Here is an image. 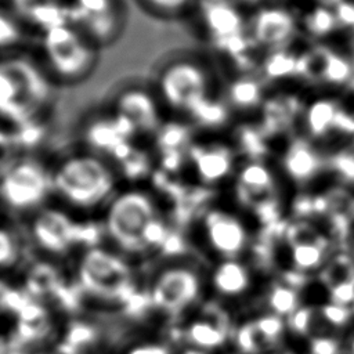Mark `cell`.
<instances>
[{
	"instance_id": "cell-25",
	"label": "cell",
	"mask_w": 354,
	"mask_h": 354,
	"mask_svg": "<svg viewBox=\"0 0 354 354\" xmlns=\"http://www.w3.org/2000/svg\"><path fill=\"white\" fill-rule=\"evenodd\" d=\"M187 120L202 130H212L223 126L228 119V108L224 101L212 94L196 102L185 115Z\"/></svg>"
},
{
	"instance_id": "cell-49",
	"label": "cell",
	"mask_w": 354,
	"mask_h": 354,
	"mask_svg": "<svg viewBox=\"0 0 354 354\" xmlns=\"http://www.w3.org/2000/svg\"><path fill=\"white\" fill-rule=\"evenodd\" d=\"M353 209H354V201H353Z\"/></svg>"
},
{
	"instance_id": "cell-36",
	"label": "cell",
	"mask_w": 354,
	"mask_h": 354,
	"mask_svg": "<svg viewBox=\"0 0 354 354\" xmlns=\"http://www.w3.org/2000/svg\"><path fill=\"white\" fill-rule=\"evenodd\" d=\"M299 58L293 57L290 53L278 50L267 57L264 61V73L270 79L286 77L289 75L297 73Z\"/></svg>"
},
{
	"instance_id": "cell-23",
	"label": "cell",
	"mask_w": 354,
	"mask_h": 354,
	"mask_svg": "<svg viewBox=\"0 0 354 354\" xmlns=\"http://www.w3.org/2000/svg\"><path fill=\"white\" fill-rule=\"evenodd\" d=\"M155 156L136 144L133 151L113 167L120 181H126L127 185H140L144 180L152 177L155 173Z\"/></svg>"
},
{
	"instance_id": "cell-17",
	"label": "cell",
	"mask_w": 354,
	"mask_h": 354,
	"mask_svg": "<svg viewBox=\"0 0 354 354\" xmlns=\"http://www.w3.org/2000/svg\"><path fill=\"white\" fill-rule=\"evenodd\" d=\"M249 268L239 259H227L206 264L207 297L221 304L242 296L250 286Z\"/></svg>"
},
{
	"instance_id": "cell-10",
	"label": "cell",
	"mask_w": 354,
	"mask_h": 354,
	"mask_svg": "<svg viewBox=\"0 0 354 354\" xmlns=\"http://www.w3.org/2000/svg\"><path fill=\"white\" fill-rule=\"evenodd\" d=\"M192 234L188 235L189 246L196 248V256L206 264L227 259H239L248 246V230L232 213L206 207L199 213Z\"/></svg>"
},
{
	"instance_id": "cell-11",
	"label": "cell",
	"mask_w": 354,
	"mask_h": 354,
	"mask_svg": "<svg viewBox=\"0 0 354 354\" xmlns=\"http://www.w3.org/2000/svg\"><path fill=\"white\" fill-rule=\"evenodd\" d=\"M210 76L196 59L181 57L167 62L158 73L155 93L165 109L187 115L201 100L212 93Z\"/></svg>"
},
{
	"instance_id": "cell-42",
	"label": "cell",
	"mask_w": 354,
	"mask_h": 354,
	"mask_svg": "<svg viewBox=\"0 0 354 354\" xmlns=\"http://www.w3.org/2000/svg\"><path fill=\"white\" fill-rule=\"evenodd\" d=\"M351 65L340 55L332 53L324 82L329 83H346L351 77Z\"/></svg>"
},
{
	"instance_id": "cell-45",
	"label": "cell",
	"mask_w": 354,
	"mask_h": 354,
	"mask_svg": "<svg viewBox=\"0 0 354 354\" xmlns=\"http://www.w3.org/2000/svg\"><path fill=\"white\" fill-rule=\"evenodd\" d=\"M339 344L330 337H314L311 342V354H337Z\"/></svg>"
},
{
	"instance_id": "cell-15",
	"label": "cell",
	"mask_w": 354,
	"mask_h": 354,
	"mask_svg": "<svg viewBox=\"0 0 354 354\" xmlns=\"http://www.w3.org/2000/svg\"><path fill=\"white\" fill-rule=\"evenodd\" d=\"M82 137L87 151L109 159L122 144L134 141L137 131L126 118L111 111L90 118L83 127Z\"/></svg>"
},
{
	"instance_id": "cell-13",
	"label": "cell",
	"mask_w": 354,
	"mask_h": 354,
	"mask_svg": "<svg viewBox=\"0 0 354 354\" xmlns=\"http://www.w3.org/2000/svg\"><path fill=\"white\" fill-rule=\"evenodd\" d=\"M69 24L95 46L112 41L122 28L118 0H68Z\"/></svg>"
},
{
	"instance_id": "cell-46",
	"label": "cell",
	"mask_w": 354,
	"mask_h": 354,
	"mask_svg": "<svg viewBox=\"0 0 354 354\" xmlns=\"http://www.w3.org/2000/svg\"><path fill=\"white\" fill-rule=\"evenodd\" d=\"M335 169L347 180H354V156L339 155L333 159Z\"/></svg>"
},
{
	"instance_id": "cell-48",
	"label": "cell",
	"mask_w": 354,
	"mask_h": 354,
	"mask_svg": "<svg viewBox=\"0 0 354 354\" xmlns=\"http://www.w3.org/2000/svg\"><path fill=\"white\" fill-rule=\"evenodd\" d=\"M350 350H351V354H354V337H353V340L350 343Z\"/></svg>"
},
{
	"instance_id": "cell-9",
	"label": "cell",
	"mask_w": 354,
	"mask_h": 354,
	"mask_svg": "<svg viewBox=\"0 0 354 354\" xmlns=\"http://www.w3.org/2000/svg\"><path fill=\"white\" fill-rule=\"evenodd\" d=\"M43 65L53 79L77 82L88 75L97 58L95 44L73 25H61L40 33Z\"/></svg>"
},
{
	"instance_id": "cell-21",
	"label": "cell",
	"mask_w": 354,
	"mask_h": 354,
	"mask_svg": "<svg viewBox=\"0 0 354 354\" xmlns=\"http://www.w3.org/2000/svg\"><path fill=\"white\" fill-rule=\"evenodd\" d=\"M295 22L289 12L278 8L260 11L253 24V36L263 46H281L289 40Z\"/></svg>"
},
{
	"instance_id": "cell-43",
	"label": "cell",
	"mask_w": 354,
	"mask_h": 354,
	"mask_svg": "<svg viewBox=\"0 0 354 354\" xmlns=\"http://www.w3.org/2000/svg\"><path fill=\"white\" fill-rule=\"evenodd\" d=\"M318 310H319V314H321L322 319L325 321V324L332 325V326H342V325L347 324V321L350 318L348 307L333 303V301L329 304H324Z\"/></svg>"
},
{
	"instance_id": "cell-41",
	"label": "cell",
	"mask_w": 354,
	"mask_h": 354,
	"mask_svg": "<svg viewBox=\"0 0 354 354\" xmlns=\"http://www.w3.org/2000/svg\"><path fill=\"white\" fill-rule=\"evenodd\" d=\"M152 12L163 17H176L185 12L194 0H140Z\"/></svg>"
},
{
	"instance_id": "cell-1",
	"label": "cell",
	"mask_w": 354,
	"mask_h": 354,
	"mask_svg": "<svg viewBox=\"0 0 354 354\" xmlns=\"http://www.w3.org/2000/svg\"><path fill=\"white\" fill-rule=\"evenodd\" d=\"M100 221L104 243L144 268L181 252V228L173 224L155 192L141 185L119 188Z\"/></svg>"
},
{
	"instance_id": "cell-33",
	"label": "cell",
	"mask_w": 354,
	"mask_h": 354,
	"mask_svg": "<svg viewBox=\"0 0 354 354\" xmlns=\"http://www.w3.org/2000/svg\"><path fill=\"white\" fill-rule=\"evenodd\" d=\"M322 281L328 289L342 283H354V260L346 254L336 256L324 268Z\"/></svg>"
},
{
	"instance_id": "cell-4",
	"label": "cell",
	"mask_w": 354,
	"mask_h": 354,
	"mask_svg": "<svg viewBox=\"0 0 354 354\" xmlns=\"http://www.w3.org/2000/svg\"><path fill=\"white\" fill-rule=\"evenodd\" d=\"M53 196L77 216H100L119 189L113 165L90 151L68 153L51 167Z\"/></svg>"
},
{
	"instance_id": "cell-38",
	"label": "cell",
	"mask_w": 354,
	"mask_h": 354,
	"mask_svg": "<svg viewBox=\"0 0 354 354\" xmlns=\"http://www.w3.org/2000/svg\"><path fill=\"white\" fill-rule=\"evenodd\" d=\"M336 21L337 18L332 11H329L328 8L319 7L307 15L306 26L310 33L319 36V35L329 33L333 29Z\"/></svg>"
},
{
	"instance_id": "cell-24",
	"label": "cell",
	"mask_w": 354,
	"mask_h": 354,
	"mask_svg": "<svg viewBox=\"0 0 354 354\" xmlns=\"http://www.w3.org/2000/svg\"><path fill=\"white\" fill-rule=\"evenodd\" d=\"M192 124L187 120H165L153 136L156 152H187L192 144Z\"/></svg>"
},
{
	"instance_id": "cell-16",
	"label": "cell",
	"mask_w": 354,
	"mask_h": 354,
	"mask_svg": "<svg viewBox=\"0 0 354 354\" xmlns=\"http://www.w3.org/2000/svg\"><path fill=\"white\" fill-rule=\"evenodd\" d=\"M187 156L188 167H192L198 181L206 187L223 181L234 169V153L221 142H199L194 140Z\"/></svg>"
},
{
	"instance_id": "cell-37",
	"label": "cell",
	"mask_w": 354,
	"mask_h": 354,
	"mask_svg": "<svg viewBox=\"0 0 354 354\" xmlns=\"http://www.w3.org/2000/svg\"><path fill=\"white\" fill-rule=\"evenodd\" d=\"M318 322H324L319 310H314L311 307H303L295 311L289 317V326L299 335H310L317 330L319 326Z\"/></svg>"
},
{
	"instance_id": "cell-3",
	"label": "cell",
	"mask_w": 354,
	"mask_h": 354,
	"mask_svg": "<svg viewBox=\"0 0 354 354\" xmlns=\"http://www.w3.org/2000/svg\"><path fill=\"white\" fill-rule=\"evenodd\" d=\"M148 315L166 328L188 318L206 299V263L195 253L166 257L145 267Z\"/></svg>"
},
{
	"instance_id": "cell-35",
	"label": "cell",
	"mask_w": 354,
	"mask_h": 354,
	"mask_svg": "<svg viewBox=\"0 0 354 354\" xmlns=\"http://www.w3.org/2000/svg\"><path fill=\"white\" fill-rule=\"evenodd\" d=\"M292 246V260L297 270H314L322 264L325 246L321 243H299Z\"/></svg>"
},
{
	"instance_id": "cell-18",
	"label": "cell",
	"mask_w": 354,
	"mask_h": 354,
	"mask_svg": "<svg viewBox=\"0 0 354 354\" xmlns=\"http://www.w3.org/2000/svg\"><path fill=\"white\" fill-rule=\"evenodd\" d=\"M236 195L243 205L250 206L266 218L272 212L275 202V185L268 167L260 162L246 163L238 174Z\"/></svg>"
},
{
	"instance_id": "cell-2",
	"label": "cell",
	"mask_w": 354,
	"mask_h": 354,
	"mask_svg": "<svg viewBox=\"0 0 354 354\" xmlns=\"http://www.w3.org/2000/svg\"><path fill=\"white\" fill-rule=\"evenodd\" d=\"M75 285L90 310L111 315H148L145 268L105 243L87 248L69 263Z\"/></svg>"
},
{
	"instance_id": "cell-26",
	"label": "cell",
	"mask_w": 354,
	"mask_h": 354,
	"mask_svg": "<svg viewBox=\"0 0 354 354\" xmlns=\"http://www.w3.org/2000/svg\"><path fill=\"white\" fill-rule=\"evenodd\" d=\"M176 344L166 335H138L123 342L115 354H174Z\"/></svg>"
},
{
	"instance_id": "cell-12",
	"label": "cell",
	"mask_w": 354,
	"mask_h": 354,
	"mask_svg": "<svg viewBox=\"0 0 354 354\" xmlns=\"http://www.w3.org/2000/svg\"><path fill=\"white\" fill-rule=\"evenodd\" d=\"M167 329L174 344L216 354L231 339L232 324L224 304L207 297L188 318Z\"/></svg>"
},
{
	"instance_id": "cell-31",
	"label": "cell",
	"mask_w": 354,
	"mask_h": 354,
	"mask_svg": "<svg viewBox=\"0 0 354 354\" xmlns=\"http://www.w3.org/2000/svg\"><path fill=\"white\" fill-rule=\"evenodd\" d=\"M24 36V24L8 7H0V54L19 50Z\"/></svg>"
},
{
	"instance_id": "cell-40",
	"label": "cell",
	"mask_w": 354,
	"mask_h": 354,
	"mask_svg": "<svg viewBox=\"0 0 354 354\" xmlns=\"http://www.w3.org/2000/svg\"><path fill=\"white\" fill-rule=\"evenodd\" d=\"M21 152L18 151L12 131L8 126L0 124V174L10 167L18 158Z\"/></svg>"
},
{
	"instance_id": "cell-5",
	"label": "cell",
	"mask_w": 354,
	"mask_h": 354,
	"mask_svg": "<svg viewBox=\"0 0 354 354\" xmlns=\"http://www.w3.org/2000/svg\"><path fill=\"white\" fill-rule=\"evenodd\" d=\"M54 97V79L33 55L0 54V123L10 129L43 119Z\"/></svg>"
},
{
	"instance_id": "cell-6",
	"label": "cell",
	"mask_w": 354,
	"mask_h": 354,
	"mask_svg": "<svg viewBox=\"0 0 354 354\" xmlns=\"http://www.w3.org/2000/svg\"><path fill=\"white\" fill-rule=\"evenodd\" d=\"M22 228L33 256L66 264L82 250L104 243L100 216H77L59 203L39 209Z\"/></svg>"
},
{
	"instance_id": "cell-47",
	"label": "cell",
	"mask_w": 354,
	"mask_h": 354,
	"mask_svg": "<svg viewBox=\"0 0 354 354\" xmlns=\"http://www.w3.org/2000/svg\"><path fill=\"white\" fill-rule=\"evenodd\" d=\"M174 354H213V353H207L199 348H194V347H188V346H181V344H176V350Z\"/></svg>"
},
{
	"instance_id": "cell-30",
	"label": "cell",
	"mask_w": 354,
	"mask_h": 354,
	"mask_svg": "<svg viewBox=\"0 0 354 354\" xmlns=\"http://www.w3.org/2000/svg\"><path fill=\"white\" fill-rule=\"evenodd\" d=\"M231 340L241 354H260L270 346L257 330L253 321H248L232 329Z\"/></svg>"
},
{
	"instance_id": "cell-32",
	"label": "cell",
	"mask_w": 354,
	"mask_h": 354,
	"mask_svg": "<svg viewBox=\"0 0 354 354\" xmlns=\"http://www.w3.org/2000/svg\"><path fill=\"white\" fill-rule=\"evenodd\" d=\"M11 131L18 151L26 153L40 147L47 134V129L43 119L32 120L18 127H12Z\"/></svg>"
},
{
	"instance_id": "cell-44",
	"label": "cell",
	"mask_w": 354,
	"mask_h": 354,
	"mask_svg": "<svg viewBox=\"0 0 354 354\" xmlns=\"http://www.w3.org/2000/svg\"><path fill=\"white\" fill-rule=\"evenodd\" d=\"M51 0H7L8 10L24 24L29 14L39 6Z\"/></svg>"
},
{
	"instance_id": "cell-20",
	"label": "cell",
	"mask_w": 354,
	"mask_h": 354,
	"mask_svg": "<svg viewBox=\"0 0 354 354\" xmlns=\"http://www.w3.org/2000/svg\"><path fill=\"white\" fill-rule=\"evenodd\" d=\"M32 256L24 228L0 220V275L17 278Z\"/></svg>"
},
{
	"instance_id": "cell-19",
	"label": "cell",
	"mask_w": 354,
	"mask_h": 354,
	"mask_svg": "<svg viewBox=\"0 0 354 354\" xmlns=\"http://www.w3.org/2000/svg\"><path fill=\"white\" fill-rule=\"evenodd\" d=\"M201 18L212 44L225 39L245 35L243 19L230 0L205 1L199 0Z\"/></svg>"
},
{
	"instance_id": "cell-34",
	"label": "cell",
	"mask_w": 354,
	"mask_h": 354,
	"mask_svg": "<svg viewBox=\"0 0 354 354\" xmlns=\"http://www.w3.org/2000/svg\"><path fill=\"white\" fill-rule=\"evenodd\" d=\"M268 306L275 315H292L299 310V295L290 285H275L268 293Z\"/></svg>"
},
{
	"instance_id": "cell-7",
	"label": "cell",
	"mask_w": 354,
	"mask_h": 354,
	"mask_svg": "<svg viewBox=\"0 0 354 354\" xmlns=\"http://www.w3.org/2000/svg\"><path fill=\"white\" fill-rule=\"evenodd\" d=\"M26 296L50 307L59 317L86 313L69 264L32 256L17 277Z\"/></svg>"
},
{
	"instance_id": "cell-22",
	"label": "cell",
	"mask_w": 354,
	"mask_h": 354,
	"mask_svg": "<svg viewBox=\"0 0 354 354\" xmlns=\"http://www.w3.org/2000/svg\"><path fill=\"white\" fill-rule=\"evenodd\" d=\"M283 165L293 180L306 181L319 170L322 162L307 142L295 141L285 155Z\"/></svg>"
},
{
	"instance_id": "cell-14",
	"label": "cell",
	"mask_w": 354,
	"mask_h": 354,
	"mask_svg": "<svg viewBox=\"0 0 354 354\" xmlns=\"http://www.w3.org/2000/svg\"><path fill=\"white\" fill-rule=\"evenodd\" d=\"M162 108L155 90L130 86L119 91L111 111L126 118L134 126L137 136L153 137L165 122Z\"/></svg>"
},
{
	"instance_id": "cell-39",
	"label": "cell",
	"mask_w": 354,
	"mask_h": 354,
	"mask_svg": "<svg viewBox=\"0 0 354 354\" xmlns=\"http://www.w3.org/2000/svg\"><path fill=\"white\" fill-rule=\"evenodd\" d=\"M253 322L270 347L278 343L283 332V322L279 315H275V314L263 315L254 319Z\"/></svg>"
},
{
	"instance_id": "cell-27",
	"label": "cell",
	"mask_w": 354,
	"mask_h": 354,
	"mask_svg": "<svg viewBox=\"0 0 354 354\" xmlns=\"http://www.w3.org/2000/svg\"><path fill=\"white\" fill-rule=\"evenodd\" d=\"M342 111L330 100H318L307 111V126L311 134L324 136L336 127Z\"/></svg>"
},
{
	"instance_id": "cell-29",
	"label": "cell",
	"mask_w": 354,
	"mask_h": 354,
	"mask_svg": "<svg viewBox=\"0 0 354 354\" xmlns=\"http://www.w3.org/2000/svg\"><path fill=\"white\" fill-rule=\"evenodd\" d=\"M261 97V84L254 77L241 76L228 87V101L236 108H250Z\"/></svg>"
},
{
	"instance_id": "cell-8",
	"label": "cell",
	"mask_w": 354,
	"mask_h": 354,
	"mask_svg": "<svg viewBox=\"0 0 354 354\" xmlns=\"http://www.w3.org/2000/svg\"><path fill=\"white\" fill-rule=\"evenodd\" d=\"M51 196V167L33 156H19L0 174V206L22 223L50 203Z\"/></svg>"
},
{
	"instance_id": "cell-28",
	"label": "cell",
	"mask_w": 354,
	"mask_h": 354,
	"mask_svg": "<svg viewBox=\"0 0 354 354\" xmlns=\"http://www.w3.org/2000/svg\"><path fill=\"white\" fill-rule=\"evenodd\" d=\"M28 300L15 277L0 275V322H8Z\"/></svg>"
}]
</instances>
